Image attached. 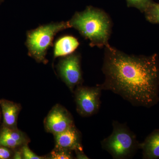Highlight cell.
<instances>
[{
    "mask_svg": "<svg viewBox=\"0 0 159 159\" xmlns=\"http://www.w3.org/2000/svg\"><path fill=\"white\" fill-rule=\"evenodd\" d=\"M148 21L153 24H159V3L153 2L144 12Z\"/></svg>",
    "mask_w": 159,
    "mask_h": 159,
    "instance_id": "obj_13",
    "label": "cell"
},
{
    "mask_svg": "<svg viewBox=\"0 0 159 159\" xmlns=\"http://www.w3.org/2000/svg\"><path fill=\"white\" fill-rule=\"evenodd\" d=\"M102 89L97 86H78L74 91L77 112L82 117H89L96 114L100 106Z\"/></svg>",
    "mask_w": 159,
    "mask_h": 159,
    "instance_id": "obj_5",
    "label": "cell"
},
{
    "mask_svg": "<svg viewBox=\"0 0 159 159\" xmlns=\"http://www.w3.org/2000/svg\"><path fill=\"white\" fill-rule=\"evenodd\" d=\"M0 106L3 115V126L18 129V117L21 110L20 105L9 100L0 99Z\"/></svg>",
    "mask_w": 159,
    "mask_h": 159,
    "instance_id": "obj_9",
    "label": "cell"
},
{
    "mask_svg": "<svg viewBox=\"0 0 159 159\" xmlns=\"http://www.w3.org/2000/svg\"><path fill=\"white\" fill-rule=\"evenodd\" d=\"M44 124L46 130L53 135L62 132L74 125L71 114L60 104L52 107L45 119Z\"/></svg>",
    "mask_w": 159,
    "mask_h": 159,
    "instance_id": "obj_7",
    "label": "cell"
},
{
    "mask_svg": "<svg viewBox=\"0 0 159 159\" xmlns=\"http://www.w3.org/2000/svg\"><path fill=\"white\" fill-rule=\"evenodd\" d=\"M76 157L77 159H88L84 153L83 151H77L76 152Z\"/></svg>",
    "mask_w": 159,
    "mask_h": 159,
    "instance_id": "obj_18",
    "label": "cell"
},
{
    "mask_svg": "<svg viewBox=\"0 0 159 159\" xmlns=\"http://www.w3.org/2000/svg\"><path fill=\"white\" fill-rule=\"evenodd\" d=\"M5 0H0V6L2 5V4L4 2Z\"/></svg>",
    "mask_w": 159,
    "mask_h": 159,
    "instance_id": "obj_20",
    "label": "cell"
},
{
    "mask_svg": "<svg viewBox=\"0 0 159 159\" xmlns=\"http://www.w3.org/2000/svg\"><path fill=\"white\" fill-rule=\"evenodd\" d=\"M81 54L78 52L61 57L57 64V69L60 77L71 92L82 84L83 79L81 68Z\"/></svg>",
    "mask_w": 159,
    "mask_h": 159,
    "instance_id": "obj_6",
    "label": "cell"
},
{
    "mask_svg": "<svg viewBox=\"0 0 159 159\" xmlns=\"http://www.w3.org/2000/svg\"><path fill=\"white\" fill-rule=\"evenodd\" d=\"M12 156V152L10 148L0 145V159L10 158Z\"/></svg>",
    "mask_w": 159,
    "mask_h": 159,
    "instance_id": "obj_17",
    "label": "cell"
},
{
    "mask_svg": "<svg viewBox=\"0 0 159 159\" xmlns=\"http://www.w3.org/2000/svg\"><path fill=\"white\" fill-rule=\"evenodd\" d=\"M140 149L142 151L143 159L159 158V129L154 131L140 143Z\"/></svg>",
    "mask_w": 159,
    "mask_h": 159,
    "instance_id": "obj_11",
    "label": "cell"
},
{
    "mask_svg": "<svg viewBox=\"0 0 159 159\" xmlns=\"http://www.w3.org/2000/svg\"><path fill=\"white\" fill-rule=\"evenodd\" d=\"M79 45L78 40L74 36L66 35L61 36L54 43V59L72 54L77 50Z\"/></svg>",
    "mask_w": 159,
    "mask_h": 159,
    "instance_id": "obj_10",
    "label": "cell"
},
{
    "mask_svg": "<svg viewBox=\"0 0 159 159\" xmlns=\"http://www.w3.org/2000/svg\"><path fill=\"white\" fill-rule=\"evenodd\" d=\"M72 151L55 148L51 152L49 159H73Z\"/></svg>",
    "mask_w": 159,
    "mask_h": 159,
    "instance_id": "obj_15",
    "label": "cell"
},
{
    "mask_svg": "<svg viewBox=\"0 0 159 159\" xmlns=\"http://www.w3.org/2000/svg\"><path fill=\"white\" fill-rule=\"evenodd\" d=\"M0 135L17 141L23 145L28 144L30 142V139L26 134L18 129L10 128L3 126L0 131Z\"/></svg>",
    "mask_w": 159,
    "mask_h": 159,
    "instance_id": "obj_12",
    "label": "cell"
},
{
    "mask_svg": "<svg viewBox=\"0 0 159 159\" xmlns=\"http://www.w3.org/2000/svg\"><path fill=\"white\" fill-rule=\"evenodd\" d=\"M102 72L98 85L111 91L135 107L150 108L159 101V58L128 54L109 44L104 47Z\"/></svg>",
    "mask_w": 159,
    "mask_h": 159,
    "instance_id": "obj_1",
    "label": "cell"
},
{
    "mask_svg": "<svg viewBox=\"0 0 159 159\" xmlns=\"http://www.w3.org/2000/svg\"><path fill=\"white\" fill-rule=\"evenodd\" d=\"M55 139V148L70 151H83L81 143V137L75 125L66 130L54 135Z\"/></svg>",
    "mask_w": 159,
    "mask_h": 159,
    "instance_id": "obj_8",
    "label": "cell"
},
{
    "mask_svg": "<svg viewBox=\"0 0 159 159\" xmlns=\"http://www.w3.org/2000/svg\"><path fill=\"white\" fill-rule=\"evenodd\" d=\"M111 134L101 142L103 150L115 159H128L133 157L140 149V143L136 136L125 124L117 121L112 122Z\"/></svg>",
    "mask_w": 159,
    "mask_h": 159,
    "instance_id": "obj_4",
    "label": "cell"
},
{
    "mask_svg": "<svg viewBox=\"0 0 159 159\" xmlns=\"http://www.w3.org/2000/svg\"><path fill=\"white\" fill-rule=\"evenodd\" d=\"M69 28L68 21L53 22L27 31L25 45L28 55L38 63H48L46 56L54 37L58 32Z\"/></svg>",
    "mask_w": 159,
    "mask_h": 159,
    "instance_id": "obj_3",
    "label": "cell"
},
{
    "mask_svg": "<svg viewBox=\"0 0 159 159\" xmlns=\"http://www.w3.org/2000/svg\"><path fill=\"white\" fill-rule=\"evenodd\" d=\"M74 28L90 41L91 47L104 48L109 44L112 23L109 16L102 9L88 6L84 11H76L68 21Z\"/></svg>",
    "mask_w": 159,
    "mask_h": 159,
    "instance_id": "obj_2",
    "label": "cell"
},
{
    "mask_svg": "<svg viewBox=\"0 0 159 159\" xmlns=\"http://www.w3.org/2000/svg\"><path fill=\"white\" fill-rule=\"evenodd\" d=\"M128 7L136 8L142 13L153 2L152 0H125Z\"/></svg>",
    "mask_w": 159,
    "mask_h": 159,
    "instance_id": "obj_14",
    "label": "cell"
},
{
    "mask_svg": "<svg viewBox=\"0 0 159 159\" xmlns=\"http://www.w3.org/2000/svg\"><path fill=\"white\" fill-rule=\"evenodd\" d=\"M13 158L14 159H23L22 153L21 150L16 151L13 154Z\"/></svg>",
    "mask_w": 159,
    "mask_h": 159,
    "instance_id": "obj_19",
    "label": "cell"
},
{
    "mask_svg": "<svg viewBox=\"0 0 159 159\" xmlns=\"http://www.w3.org/2000/svg\"><path fill=\"white\" fill-rule=\"evenodd\" d=\"M22 153L23 159H43L44 157L39 156L33 152L29 148L28 144L23 145L21 148Z\"/></svg>",
    "mask_w": 159,
    "mask_h": 159,
    "instance_id": "obj_16",
    "label": "cell"
}]
</instances>
